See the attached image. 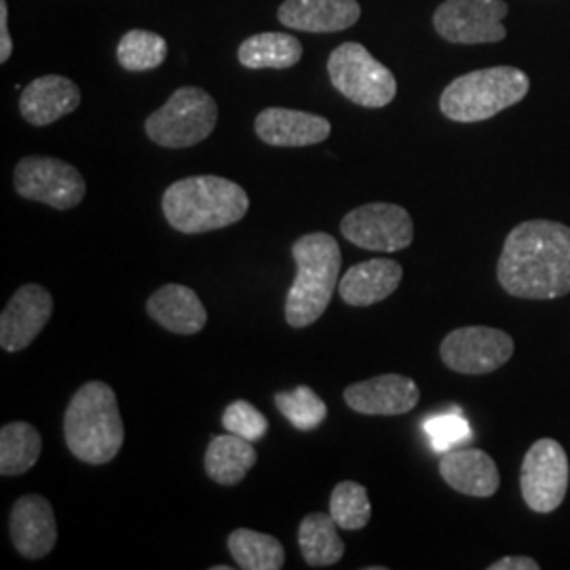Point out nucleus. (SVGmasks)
Here are the masks:
<instances>
[{"instance_id": "nucleus-1", "label": "nucleus", "mask_w": 570, "mask_h": 570, "mask_svg": "<svg viewBox=\"0 0 570 570\" xmlns=\"http://www.w3.org/2000/svg\"><path fill=\"white\" fill-rule=\"evenodd\" d=\"M497 277L515 298L553 301L570 292V228L551 220H529L508 235Z\"/></svg>"}, {"instance_id": "nucleus-2", "label": "nucleus", "mask_w": 570, "mask_h": 570, "mask_svg": "<svg viewBox=\"0 0 570 570\" xmlns=\"http://www.w3.org/2000/svg\"><path fill=\"white\" fill-rule=\"evenodd\" d=\"M161 207L171 228L184 235H202L244 220L249 197L228 178L190 176L165 190Z\"/></svg>"}, {"instance_id": "nucleus-3", "label": "nucleus", "mask_w": 570, "mask_h": 570, "mask_svg": "<svg viewBox=\"0 0 570 570\" xmlns=\"http://www.w3.org/2000/svg\"><path fill=\"white\" fill-rule=\"evenodd\" d=\"M63 438L68 450L82 463H110L125 442L115 389L102 381L85 383L66 407Z\"/></svg>"}, {"instance_id": "nucleus-4", "label": "nucleus", "mask_w": 570, "mask_h": 570, "mask_svg": "<svg viewBox=\"0 0 570 570\" xmlns=\"http://www.w3.org/2000/svg\"><path fill=\"white\" fill-rule=\"evenodd\" d=\"M296 279L285 298V322L292 327L313 326L341 284L343 254L327 233H308L292 245Z\"/></svg>"}, {"instance_id": "nucleus-5", "label": "nucleus", "mask_w": 570, "mask_h": 570, "mask_svg": "<svg viewBox=\"0 0 570 570\" xmlns=\"http://www.w3.org/2000/svg\"><path fill=\"white\" fill-rule=\"evenodd\" d=\"M529 89V75L520 68H482L450 82L440 98V110L454 122L489 121L494 115L522 102Z\"/></svg>"}, {"instance_id": "nucleus-6", "label": "nucleus", "mask_w": 570, "mask_h": 570, "mask_svg": "<svg viewBox=\"0 0 570 570\" xmlns=\"http://www.w3.org/2000/svg\"><path fill=\"white\" fill-rule=\"evenodd\" d=\"M218 122V106L202 87H180L146 122V136L164 148L204 142Z\"/></svg>"}, {"instance_id": "nucleus-7", "label": "nucleus", "mask_w": 570, "mask_h": 570, "mask_svg": "<svg viewBox=\"0 0 570 570\" xmlns=\"http://www.w3.org/2000/svg\"><path fill=\"white\" fill-rule=\"evenodd\" d=\"M327 75L348 102L364 108H385L397 94L393 72L360 42L336 47L327 60Z\"/></svg>"}, {"instance_id": "nucleus-8", "label": "nucleus", "mask_w": 570, "mask_h": 570, "mask_svg": "<svg viewBox=\"0 0 570 570\" xmlns=\"http://www.w3.org/2000/svg\"><path fill=\"white\" fill-rule=\"evenodd\" d=\"M569 482L567 450L551 438L537 440L527 452L520 469V489L529 510L534 513L558 510L569 492Z\"/></svg>"}, {"instance_id": "nucleus-9", "label": "nucleus", "mask_w": 570, "mask_h": 570, "mask_svg": "<svg viewBox=\"0 0 570 570\" xmlns=\"http://www.w3.org/2000/svg\"><path fill=\"white\" fill-rule=\"evenodd\" d=\"M13 184L21 199L49 205L56 209H72L81 204L87 184L75 165L53 157H23Z\"/></svg>"}, {"instance_id": "nucleus-10", "label": "nucleus", "mask_w": 570, "mask_h": 570, "mask_svg": "<svg viewBox=\"0 0 570 570\" xmlns=\"http://www.w3.org/2000/svg\"><path fill=\"white\" fill-rule=\"evenodd\" d=\"M513 348V338L499 327L465 326L452 330L442 341L440 357L452 372L482 376L505 366Z\"/></svg>"}, {"instance_id": "nucleus-11", "label": "nucleus", "mask_w": 570, "mask_h": 570, "mask_svg": "<svg viewBox=\"0 0 570 570\" xmlns=\"http://www.w3.org/2000/svg\"><path fill=\"white\" fill-rule=\"evenodd\" d=\"M503 0H444L433 13V28L454 45H484L508 37Z\"/></svg>"}, {"instance_id": "nucleus-12", "label": "nucleus", "mask_w": 570, "mask_h": 570, "mask_svg": "<svg viewBox=\"0 0 570 570\" xmlns=\"http://www.w3.org/2000/svg\"><path fill=\"white\" fill-rule=\"evenodd\" d=\"M341 233L367 252L395 254L414 242V223L402 205L367 204L346 214Z\"/></svg>"}, {"instance_id": "nucleus-13", "label": "nucleus", "mask_w": 570, "mask_h": 570, "mask_svg": "<svg viewBox=\"0 0 570 570\" xmlns=\"http://www.w3.org/2000/svg\"><path fill=\"white\" fill-rule=\"evenodd\" d=\"M53 315V296L39 284L21 285L2 308L0 346L9 353L23 351L49 324Z\"/></svg>"}, {"instance_id": "nucleus-14", "label": "nucleus", "mask_w": 570, "mask_h": 570, "mask_svg": "<svg viewBox=\"0 0 570 570\" xmlns=\"http://www.w3.org/2000/svg\"><path fill=\"white\" fill-rule=\"evenodd\" d=\"M9 534L26 560H41L58 543V522L51 503L41 494H23L9 518Z\"/></svg>"}, {"instance_id": "nucleus-15", "label": "nucleus", "mask_w": 570, "mask_h": 570, "mask_svg": "<svg viewBox=\"0 0 570 570\" xmlns=\"http://www.w3.org/2000/svg\"><path fill=\"white\" fill-rule=\"evenodd\" d=\"M419 400V385L402 374H381L345 389L346 406L366 416L406 414L416 407Z\"/></svg>"}, {"instance_id": "nucleus-16", "label": "nucleus", "mask_w": 570, "mask_h": 570, "mask_svg": "<svg viewBox=\"0 0 570 570\" xmlns=\"http://www.w3.org/2000/svg\"><path fill=\"white\" fill-rule=\"evenodd\" d=\"M254 129L263 142L279 148L326 142L332 134V125L326 117L292 108H266L256 117Z\"/></svg>"}, {"instance_id": "nucleus-17", "label": "nucleus", "mask_w": 570, "mask_h": 570, "mask_svg": "<svg viewBox=\"0 0 570 570\" xmlns=\"http://www.w3.org/2000/svg\"><path fill=\"white\" fill-rule=\"evenodd\" d=\"M362 16L357 0H285L277 20L298 32L327 35L355 26Z\"/></svg>"}, {"instance_id": "nucleus-18", "label": "nucleus", "mask_w": 570, "mask_h": 570, "mask_svg": "<svg viewBox=\"0 0 570 570\" xmlns=\"http://www.w3.org/2000/svg\"><path fill=\"white\" fill-rule=\"evenodd\" d=\"M81 104L79 85L61 75L39 77L21 91V117L30 125L45 127L75 112Z\"/></svg>"}, {"instance_id": "nucleus-19", "label": "nucleus", "mask_w": 570, "mask_h": 570, "mask_svg": "<svg viewBox=\"0 0 570 570\" xmlns=\"http://www.w3.org/2000/svg\"><path fill=\"white\" fill-rule=\"evenodd\" d=\"M440 475L450 489L475 497L490 499L497 494L501 475L489 452L480 449H452L444 452L440 461Z\"/></svg>"}, {"instance_id": "nucleus-20", "label": "nucleus", "mask_w": 570, "mask_h": 570, "mask_svg": "<svg viewBox=\"0 0 570 570\" xmlns=\"http://www.w3.org/2000/svg\"><path fill=\"white\" fill-rule=\"evenodd\" d=\"M404 277V268L389 258H374L351 266L341 277L338 294L348 306H372L389 298Z\"/></svg>"}, {"instance_id": "nucleus-21", "label": "nucleus", "mask_w": 570, "mask_h": 570, "mask_svg": "<svg viewBox=\"0 0 570 570\" xmlns=\"http://www.w3.org/2000/svg\"><path fill=\"white\" fill-rule=\"evenodd\" d=\"M148 315L159 326L180 334H199L207 324V311L195 289L180 284H167L159 287L146 303Z\"/></svg>"}, {"instance_id": "nucleus-22", "label": "nucleus", "mask_w": 570, "mask_h": 570, "mask_svg": "<svg viewBox=\"0 0 570 570\" xmlns=\"http://www.w3.org/2000/svg\"><path fill=\"white\" fill-rule=\"evenodd\" d=\"M256 461L258 454L254 442L235 433L216 435L205 450V473L220 487H237Z\"/></svg>"}, {"instance_id": "nucleus-23", "label": "nucleus", "mask_w": 570, "mask_h": 570, "mask_svg": "<svg viewBox=\"0 0 570 570\" xmlns=\"http://www.w3.org/2000/svg\"><path fill=\"white\" fill-rule=\"evenodd\" d=\"M239 63L249 70H287L303 58V45L285 32H261L239 45Z\"/></svg>"}, {"instance_id": "nucleus-24", "label": "nucleus", "mask_w": 570, "mask_h": 570, "mask_svg": "<svg viewBox=\"0 0 570 570\" xmlns=\"http://www.w3.org/2000/svg\"><path fill=\"white\" fill-rule=\"evenodd\" d=\"M298 546L306 564L324 569L341 562L345 556V543L338 537V524L332 513H308L298 527Z\"/></svg>"}, {"instance_id": "nucleus-25", "label": "nucleus", "mask_w": 570, "mask_h": 570, "mask_svg": "<svg viewBox=\"0 0 570 570\" xmlns=\"http://www.w3.org/2000/svg\"><path fill=\"white\" fill-rule=\"evenodd\" d=\"M42 452L39 429L30 423H9L0 429V473L4 478L21 475L37 465Z\"/></svg>"}, {"instance_id": "nucleus-26", "label": "nucleus", "mask_w": 570, "mask_h": 570, "mask_svg": "<svg viewBox=\"0 0 570 570\" xmlns=\"http://www.w3.org/2000/svg\"><path fill=\"white\" fill-rule=\"evenodd\" d=\"M228 551L237 567L244 570H282L285 567L284 546L265 532L237 529L228 534Z\"/></svg>"}, {"instance_id": "nucleus-27", "label": "nucleus", "mask_w": 570, "mask_h": 570, "mask_svg": "<svg viewBox=\"0 0 570 570\" xmlns=\"http://www.w3.org/2000/svg\"><path fill=\"white\" fill-rule=\"evenodd\" d=\"M167 42L150 30H129L117 45V61L129 72H148L164 63Z\"/></svg>"}, {"instance_id": "nucleus-28", "label": "nucleus", "mask_w": 570, "mask_h": 570, "mask_svg": "<svg viewBox=\"0 0 570 570\" xmlns=\"http://www.w3.org/2000/svg\"><path fill=\"white\" fill-rule=\"evenodd\" d=\"M330 513L338 524V529H366L372 518V505H370L366 487L353 480L336 484V489L332 490V497H330Z\"/></svg>"}, {"instance_id": "nucleus-29", "label": "nucleus", "mask_w": 570, "mask_h": 570, "mask_svg": "<svg viewBox=\"0 0 570 570\" xmlns=\"http://www.w3.org/2000/svg\"><path fill=\"white\" fill-rule=\"evenodd\" d=\"M275 404L285 419L301 431H313L326 421V402L306 385L277 393Z\"/></svg>"}, {"instance_id": "nucleus-30", "label": "nucleus", "mask_w": 570, "mask_h": 570, "mask_svg": "<svg viewBox=\"0 0 570 570\" xmlns=\"http://www.w3.org/2000/svg\"><path fill=\"white\" fill-rule=\"evenodd\" d=\"M223 428L226 433H235L247 442H261L268 431V421L265 414L245 400H237L223 414Z\"/></svg>"}, {"instance_id": "nucleus-31", "label": "nucleus", "mask_w": 570, "mask_h": 570, "mask_svg": "<svg viewBox=\"0 0 570 570\" xmlns=\"http://www.w3.org/2000/svg\"><path fill=\"white\" fill-rule=\"evenodd\" d=\"M425 431H428L431 446L435 452H449V450L468 442L471 438V429L469 423L456 412H449V414H440L433 416L425 423Z\"/></svg>"}, {"instance_id": "nucleus-32", "label": "nucleus", "mask_w": 570, "mask_h": 570, "mask_svg": "<svg viewBox=\"0 0 570 570\" xmlns=\"http://www.w3.org/2000/svg\"><path fill=\"white\" fill-rule=\"evenodd\" d=\"M7 21H9L7 0H0V63H7L13 53V41H11Z\"/></svg>"}, {"instance_id": "nucleus-33", "label": "nucleus", "mask_w": 570, "mask_h": 570, "mask_svg": "<svg viewBox=\"0 0 570 570\" xmlns=\"http://www.w3.org/2000/svg\"><path fill=\"white\" fill-rule=\"evenodd\" d=\"M539 562L529 556H505L490 564L489 570H539Z\"/></svg>"}, {"instance_id": "nucleus-34", "label": "nucleus", "mask_w": 570, "mask_h": 570, "mask_svg": "<svg viewBox=\"0 0 570 570\" xmlns=\"http://www.w3.org/2000/svg\"><path fill=\"white\" fill-rule=\"evenodd\" d=\"M214 570H233V567H214Z\"/></svg>"}]
</instances>
